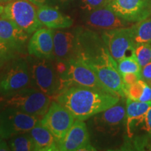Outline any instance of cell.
I'll use <instances>...</instances> for the list:
<instances>
[{
	"mask_svg": "<svg viewBox=\"0 0 151 151\" xmlns=\"http://www.w3.org/2000/svg\"><path fill=\"white\" fill-rule=\"evenodd\" d=\"M76 58H80L95 73L109 91L126 98L125 87L118 64L99 36H90L82 41Z\"/></svg>",
	"mask_w": 151,
	"mask_h": 151,
	"instance_id": "1",
	"label": "cell"
},
{
	"mask_svg": "<svg viewBox=\"0 0 151 151\" xmlns=\"http://www.w3.org/2000/svg\"><path fill=\"white\" fill-rule=\"evenodd\" d=\"M120 99L110 92L78 86L66 87L55 97L76 120L83 121L116 104Z\"/></svg>",
	"mask_w": 151,
	"mask_h": 151,
	"instance_id": "2",
	"label": "cell"
},
{
	"mask_svg": "<svg viewBox=\"0 0 151 151\" xmlns=\"http://www.w3.org/2000/svg\"><path fill=\"white\" fill-rule=\"evenodd\" d=\"M32 83L43 93L55 97L63 89L60 72L52 60L33 57L28 60Z\"/></svg>",
	"mask_w": 151,
	"mask_h": 151,
	"instance_id": "3",
	"label": "cell"
},
{
	"mask_svg": "<svg viewBox=\"0 0 151 151\" xmlns=\"http://www.w3.org/2000/svg\"><path fill=\"white\" fill-rule=\"evenodd\" d=\"M51 98L36 88L28 87L6 96L4 106L42 118L51 103Z\"/></svg>",
	"mask_w": 151,
	"mask_h": 151,
	"instance_id": "4",
	"label": "cell"
},
{
	"mask_svg": "<svg viewBox=\"0 0 151 151\" xmlns=\"http://www.w3.org/2000/svg\"><path fill=\"white\" fill-rule=\"evenodd\" d=\"M60 76L63 88L78 86L110 92L101 83L95 73L78 58H73L66 62Z\"/></svg>",
	"mask_w": 151,
	"mask_h": 151,
	"instance_id": "5",
	"label": "cell"
},
{
	"mask_svg": "<svg viewBox=\"0 0 151 151\" xmlns=\"http://www.w3.org/2000/svg\"><path fill=\"white\" fill-rule=\"evenodd\" d=\"M124 99L121 98L116 104L90 118L91 127L96 133L115 137L125 126L126 101Z\"/></svg>",
	"mask_w": 151,
	"mask_h": 151,
	"instance_id": "6",
	"label": "cell"
},
{
	"mask_svg": "<svg viewBox=\"0 0 151 151\" xmlns=\"http://www.w3.org/2000/svg\"><path fill=\"white\" fill-rule=\"evenodd\" d=\"M41 119L12 107L4 106L0 111V135L3 139L27 133L40 122Z\"/></svg>",
	"mask_w": 151,
	"mask_h": 151,
	"instance_id": "7",
	"label": "cell"
},
{
	"mask_svg": "<svg viewBox=\"0 0 151 151\" xmlns=\"http://www.w3.org/2000/svg\"><path fill=\"white\" fill-rule=\"evenodd\" d=\"M37 10V6L29 0H14L6 4L3 13L20 29L32 35L42 26Z\"/></svg>",
	"mask_w": 151,
	"mask_h": 151,
	"instance_id": "8",
	"label": "cell"
},
{
	"mask_svg": "<svg viewBox=\"0 0 151 151\" xmlns=\"http://www.w3.org/2000/svg\"><path fill=\"white\" fill-rule=\"evenodd\" d=\"M32 83L28 62L22 58L12 62L0 75V94L11 95Z\"/></svg>",
	"mask_w": 151,
	"mask_h": 151,
	"instance_id": "9",
	"label": "cell"
},
{
	"mask_svg": "<svg viewBox=\"0 0 151 151\" xmlns=\"http://www.w3.org/2000/svg\"><path fill=\"white\" fill-rule=\"evenodd\" d=\"M101 38L116 62L127 57L135 55V44L131 26L103 32Z\"/></svg>",
	"mask_w": 151,
	"mask_h": 151,
	"instance_id": "10",
	"label": "cell"
},
{
	"mask_svg": "<svg viewBox=\"0 0 151 151\" xmlns=\"http://www.w3.org/2000/svg\"><path fill=\"white\" fill-rule=\"evenodd\" d=\"M75 120L73 115L65 106L55 100L51 101L47 112L40 120V123L51 132L58 144L65 137Z\"/></svg>",
	"mask_w": 151,
	"mask_h": 151,
	"instance_id": "11",
	"label": "cell"
},
{
	"mask_svg": "<svg viewBox=\"0 0 151 151\" xmlns=\"http://www.w3.org/2000/svg\"><path fill=\"white\" fill-rule=\"evenodd\" d=\"M107 6L130 23H136L151 16V0H109Z\"/></svg>",
	"mask_w": 151,
	"mask_h": 151,
	"instance_id": "12",
	"label": "cell"
},
{
	"mask_svg": "<svg viewBox=\"0 0 151 151\" xmlns=\"http://www.w3.org/2000/svg\"><path fill=\"white\" fill-rule=\"evenodd\" d=\"M58 148L61 151L95 150L90 142L86 122L76 120L65 137L58 143Z\"/></svg>",
	"mask_w": 151,
	"mask_h": 151,
	"instance_id": "13",
	"label": "cell"
},
{
	"mask_svg": "<svg viewBox=\"0 0 151 151\" xmlns=\"http://www.w3.org/2000/svg\"><path fill=\"white\" fill-rule=\"evenodd\" d=\"M53 60L67 62L76 58L78 48V28L71 30H55Z\"/></svg>",
	"mask_w": 151,
	"mask_h": 151,
	"instance_id": "14",
	"label": "cell"
},
{
	"mask_svg": "<svg viewBox=\"0 0 151 151\" xmlns=\"http://www.w3.org/2000/svg\"><path fill=\"white\" fill-rule=\"evenodd\" d=\"M84 21L87 27L93 31L98 30L102 32L128 27L132 24L117 16L107 6L88 12Z\"/></svg>",
	"mask_w": 151,
	"mask_h": 151,
	"instance_id": "15",
	"label": "cell"
},
{
	"mask_svg": "<svg viewBox=\"0 0 151 151\" xmlns=\"http://www.w3.org/2000/svg\"><path fill=\"white\" fill-rule=\"evenodd\" d=\"M54 30L39 28L32 34L27 43V52L37 58L53 60Z\"/></svg>",
	"mask_w": 151,
	"mask_h": 151,
	"instance_id": "16",
	"label": "cell"
},
{
	"mask_svg": "<svg viewBox=\"0 0 151 151\" xmlns=\"http://www.w3.org/2000/svg\"><path fill=\"white\" fill-rule=\"evenodd\" d=\"M29 34L18 27L4 14L0 15V40L14 51H20L25 46Z\"/></svg>",
	"mask_w": 151,
	"mask_h": 151,
	"instance_id": "17",
	"label": "cell"
},
{
	"mask_svg": "<svg viewBox=\"0 0 151 151\" xmlns=\"http://www.w3.org/2000/svg\"><path fill=\"white\" fill-rule=\"evenodd\" d=\"M150 106L151 101L141 102L126 99L125 127L128 137L132 138L135 129L141 127L142 129L146 113Z\"/></svg>",
	"mask_w": 151,
	"mask_h": 151,
	"instance_id": "18",
	"label": "cell"
},
{
	"mask_svg": "<svg viewBox=\"0 0 151 151\" xmlns=\"http://www.w3.org/2000/svg\"><path fill=\"white\" fill-rule=\"evenodd\" d=\"M38 18L42 25L50 29H66L72 26L73 19L49 5L38 7Z\"/></svg>",
	"mask_w": 151,
	"mask_h": 151,
	"instance_id": "19",
	"label": "cell"
},
{
	"mask_svg": "<svg viewBox=\"0 0 151 151\" xmlns=\"http://www.w3.org/2000/svg\"><path fill=\"white\" fill-rule=\"evenodd\" d=\"M32 138L35 150L57 151L59 150L55 138L46 127L41 125L40 122L29 132Z\"/></svg>",
	"mask_w": 151,
	"mask_h": 151,
	"instance_id": "20",
	"label": "cell"
},
{
	"mask_svg": "<svg viewBox=\"0 0 151 151\" xmlns=\"http://www.w3.org/2000/svg\"><path fill=\"white\" fill-rule=\"evenodd\" d=\"M131 27L135 46L140 43H151V16L132 24Z\"/></svg>",
	"mask_w": 151,
	"mask_h": 151,
	"instance_id": "21",
	"label": "cell"
},
{
	"mask_svg": "<svg viewBox=\"0 0 151 151\" xmlns=\"http://www.w3.org/2000/svg\"><path fill=\"white\" fill-rule=\"evenodd\" d=\"M9 146L10 150L14 151L35 150L33 139L29 132L11 138L9 141Z\"/></svg>",
	"mask_w": 151,
	"mask_h": 151,
	"instance_id": "22",
	"label": "cell"
},
{
	"mask_svg": "<svg viewBox=\"0 0 151 151\" xmlns=\"http://www.w3.org/2000/svg\"><path fill=\"white\" fill-rule=\"evenodd\" d=\"M119 72L120 74L134 73L141 75V67L138 62L136 56L127 57L117 62Z\"/></svg>",
	"mask_w": 151,
	"mask_h": 151,
	"instance_id": "23",
	"label": "cell"
},
{
	"mask_svg": "<svg viewBox=\"0 0 151 151\" xmlns=\"http://www.w3.org/2000/svg\"><path fill=\"white\" fill-rule=\"evenodd\" d=\"M135 56L141 68L151 62V43H140L135 46Z\"/></svg>",
	"mask_w": 151,
	"mask_h": 151,
	"instance_id": "24",
	"label": "cell"
},
{
	"mask_svg": "<svg viewBox=\"0 0 151 151\" xmlns=\"http://www.w3.org/2000/svg\"><path fill=\"white\" fill-rule=\"evenodd\" d=\"M147 83L140 79L135 83L129 86H125V97L134 101H139L142 95L143 90Z\"/></svg>",
	"mask_w": 151,
	"mask_h": 151,
	"instance_id": "25",
	"label": "cell"
},
{
	"mask_svg": "<svg viewBox=\"0 0 151 151\" xmlns=\"http://www.w3.org/2000/svg\"><path fill=\"white\" fill-rule=\"evenodd\" d=\"M109 0H81L80 7L82 10L90 12L96 9L106 6Z\"/></svg>",
	"mask_w": 151,
	"mask_h": 151,
	"instance_id": "26",
	"label": "cell"
},
{
	"mask_svg": "<svg viewBox=\"0 0 151 151\" xmlns=\"http://www.w3.org/2000/svg\"><path fill=\"white\" fill-rule=\"evenodd\" d=\"M13 51L14 50L0 40V66L2 65L7 60L11 59Z\"/></svg>",
	"mask_w": 151,
	"mask_h": 151,
	"instance_id": "27",
	"label": "cell"
},
{
	"mask_svg": "<svg viewBox=\"0 0 151 151\" xmlns=\"http://www.w3.org/2000/svg\"><path fill=\"white\" fill-rule=\"evenodd\" d=\"M121 76L122 81H123L124 84V87L131 86V85L135 83L141 79V75L134 73H124V74H122Z\"/></svg>",
	"mask_w": 151,
	"mask_h": 151,
	"instance_id": "28",
	"label": "cell"
},
{
	"mask_svg": "<svg viewBox=\"0 0 151 151\" xmlns=\"http://www.w3.org/2000/svg\"><path fill=\"white\" fill-rule=\"evenodd\" d=\"M141 79L151 87V62L141 68Z\"/></svg>",
	"mask_w": 151,
	"mask_h": 151,
	"instance_id": "29",
	"label": "cell"
},
{
	"mask_svg": "<svg viewBox=\"0 0 151 151\" xmlns=\"http://www.w3.org/2000/svg\"><path fill=\"white\" fill-rule=\"evenodd\" d=\"M142 130L146 132V134H148L151 139V106L146 113Z\"/></svg>",
	"mask_w": 151,
	"mask_h": 151,
	"instance_id": "30",
	"label": "cell"
},
{
	"mask_svg": "<svg viewBox=\"0 0 151 151\" xmlns=\"http://www.w3.org/2000/svg\"><path fill=\"white\" fill-rule=\"evenodd\" d=\"M139 101L141 102H150L151 101V87L148 84L146 85L143 94Z\"/></svg>",
	"mask_w": 151,
	"mask_h": 151,
	"instance_id": "31",
	"label": "cell"
},
{
	"mask_svg": "<svg viewBox=\"0 0 151 151\" xmlns=\"http://www.w3.org/2000/svg\"><path fill=\"white\" fill-rule=\"evenodd\" d=\"M29 1L39 7L43 5H48V4L50 3L52 0H29Z\"/></svg>",
	"mask_w": 151,
	"mask_h": 151,
	"instance_id": "32",
	"label": "cell"
},
{
	"mask_svg": "<svg viewBox=\"0 0 151 151\" xmlns=\"http://www.w3.org/2000/svg\"><path fill=\"white\" fill-rule=\"evenodd\" d=\"M11 150L9 148V143H7L5 141L3 140V139L0 141V151H6Z\"/></svg>",
	"mask_w": 151,
	"mask_h": 151,
	"instance_id": "33",
	"label": "cell"
},
{
	"mask_svg": "<svg viewBox=\"0 0 151 151\" xmlns=\"http://www.w3.org/2000/svg\"><path fill=\"white\" fill-rule=\"evenodd\" d=\"M62 6H68L74 2L76 0H57Z\"/></svg>",
	"mask_w": 151,
	"mask_h": 151,
	"instance_id": "34",
	"label": "cell"
},
{
	"mask_svg": "<svg viewBox=\"0 0 151 151\" xmlns=\"http://www.w3.org/2000/svg\"><path fill=\"white\" fill-rule=\"evenodd\" d=\"M145 150L151 151V141H149L148 144H147V146L146 147V149H145Z\"/></svg>",
	"mask_w": 151,
	"mask_h": 151,
	"instance_id": "35",
	"label": "cell"
},
{
	"mask_svg": "<svg viewBox=\"0 0 151 151\" xmlns=\"http://www.w3.org/2000/svg\"><path fill=\"white\" fill-rule=\"evenodd\" d=\"M14 0H0V4H7Z\"/></svg>",
	"mask_w": 151,
	"mask_h": 151,
	"instance_id": "36",
	"label": "cell"
},
{
	"mask_svg": "<svg viewBox=\"0 0 151 151\" xmlns=\"http://www.w3.org/2000/svg\"><path fill=\"white\" fill-rule=\"evenodd\" d=\"M4 9V6H2L1 4H0V15L3 14Z\"/></svg>",
	"mask_w": 151,
	"mask_h": 151,
	"instance_id": "37",
	"label": "cell"
},
{
	"mask_svg": "<svg viewBox=\"0 0 151 151\" xmlns=\"http://www.w3.org/2000/svg\"><path fill=\"white\" fill-rule=\"evenodd\" d=\"M1 139H2V138H1V135H0V141H1Z\"/></svg>",
	"mask_w": 151,
	"mask_h": 151,
	"instance_id": "38",
	"label": "cell"
}]
</instances>
